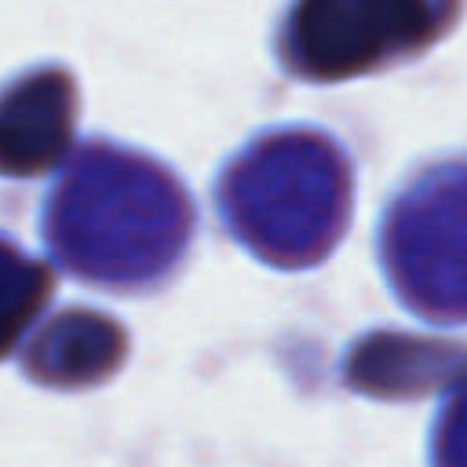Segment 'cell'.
I'll list each match as a JSON object with an SVG mask.
<instances>
[{
    "mask_svg": "<svg viewBox=\"0 0 467 467\" xmlns=\"http://www.w3.org/2000/svg\"><path fill=\"white\" fill-rule=\"evenodd\" d=\"M467 376V350L438 339L376 332L347 361V383L379 398H409Z\"/></svg>",
    "mask_w": 467,
    "mask_h": 467,
    "instance_id": "6",
    "label": "cell"
},
{
    "mask_svg": "<svg viewBox=\"0 0 467 467\" xmlns=\"http://www.w3.org/2000/svg\"><path fill=\"white\" fill-rule=\"evenodd\" d=\"M219 201L255 255L274 266H310L347 226L350 161L321 131H270L223 171Z\"/></svg>",
    "mask_w": 467,
    "mask_h": 467,
    "instance_id": "2",
    "label": "cell"
},
{
    "mask_svg": "<svg viewBox=\"0 0 467 467\" xmlns=\"http://www.w3.org/2000/svg\"><path fill=\"white\" fill-rule=\"evenodd\" d=\"M460 0H296L281 33V62L306 80H347L431 47Z\"/></svg>",
    "mask_w": 467,
    "mask_h": 467,
    "instance_id": "3",
    "label": "cell"
},
{
    "mask_svg": "<svg viewBox=\"0 0 467 467\" xmlns=\"http://www.w3.org/2000/svg\"><path fill=\"white\" fill-rule=\"evenodd\" d=\"M51 270L0 237V354L11 350L18 332L36 317L51 296Z\"/></svg>",
    "mask_w": 467,
    "mask_h": 467,
    "instance_id": "8",
    "label": "cell"
},
{
    "mask_svg": "<svg viewBox=\"0 0 467 467\" xmlns=\"http://www.w3.org/2000/svg\"><path fill=\"white\" fill-rule=\"evenodd\" d=\"M383 259L401 299L427 317H467V164L416 179L383 223Z\"/></svg>",
    "mask_w": 467,
    "mask_h": 467,
    "instance_id": "4",
    "label": "cell"
},
{
    "mask_svg": "<svg viewBox=\"0 0 467 467\" xmlns=\"http://www.w3.org/2000/svg\"><path fill=\"white\" fill-rule=\"evenodd\" d=\"M193 226L179 182L142 153L91 142L51 193V248L88 281L139 288L171 270Z\"/></svg>",
    "mask_w": 467,
    "mask_h": 467,
    "instance_id": "1",
    "label": "cell"
},
{
    "mask_svg": "<svg viewBox=\"0 0 467 467\" xmlns=\"http://www.w3.org/2000/svg\"><path fill=\"white\" fill-rule=\"evenodd\" d=\"M77 88L66 69H33L0 91V171L40 175L55 168L73 142Z\"/></svg>",
    "mask_w": 467,
    "mask_h": 467,
    "instance_id": "5",
    "label": "cell"
},
{
    "mask_svg": "<svg viewBox=\"0 0 467 467\" xmlns=\"http://www.w3.org/2000/svg\"><path fill=\"white\" fill-rule=\"evenodd\" d=\"M124 361V332L113 317L91 310H69L51 317L36 332L22 365L36 383L47 387H88L106 379Z\"/></svg>",
    "mask_w": 467,
    "mask_h": 467,
    "instance_id": "7",
    "label": "cell"
}]
</instances>
